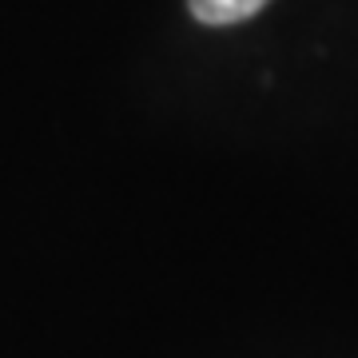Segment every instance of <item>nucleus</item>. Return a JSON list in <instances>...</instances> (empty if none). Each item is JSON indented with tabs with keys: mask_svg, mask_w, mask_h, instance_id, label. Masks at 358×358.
<instances>
[{
	"mask_svg": "<svg viewBox=\"0 0 358 358\" xmlns=\"http://www.w3.org/2000/svg\"><path fill=\"white\" fill-rule=\"evenodd\" d=\"M271 0H187V8L199 24L223 28V24H239V20H251L259 8H267Z\"/></svg>",
	"mask_w": 358,
	"mask_h": 358,
	"instance_id": "1",
	"label": "nucleus"
}]
</instances>
